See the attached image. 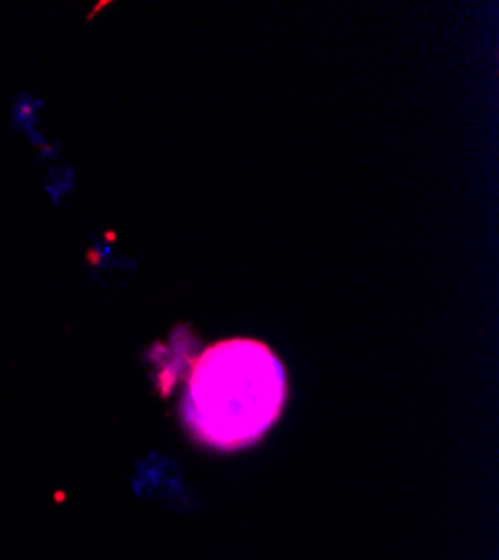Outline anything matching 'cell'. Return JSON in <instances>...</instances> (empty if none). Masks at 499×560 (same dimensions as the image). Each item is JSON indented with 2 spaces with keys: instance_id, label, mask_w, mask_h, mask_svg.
I'll list each match as a JSON object with an SVG mask.
<instances>
[{
  "instance_id": "1",
  "label": "cell",
  "mask_w": 499,
  "mask_h": 560,
  "mask_svg": "<svg viewBox=\"0 0 499 560\" xmlns=\"http://www.w3.org/2000/svg\"><path fill=\"white\" fill-rule=\"evenodd\" d=\"M287 401V375L269 346L226 339L193 365L181 415L206 446L238 451L276 424Z\"/></svg>"
}]
</instances>
